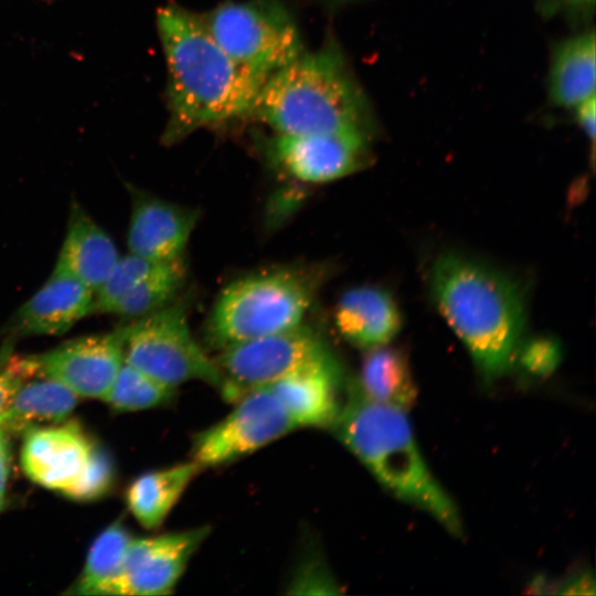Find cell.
<instances>
[{
    "label": "cell",
    "mask_w": 596,
    "mask_h": 596,
    "mask_svg": "<svg viewBox=\"0 0 596 596\" xmlns=\"http://www.w3.org/2000/svg\"><path fill=\"white\" fill-rule=\"evenodd\" d=\"M561 358L560 347L552 339H533L521 350L522 365L533 374L544 375L553 371Z\"/></svg>",
    "instance_id": "f1b7e54d"
},
{
    "label": "cell",
    "mask_w": 596,
    "mask_h": 596,
    "mask_svg": "<svg viewBox=\"0 0 596 596\" xmlns=\"http://www.w3.org/2000/svg\"><path fill=\"white\" fill-rule=\"evenodd\" d=\"M543 15H563L572 22H586L594 13L595 0H535Z\"/></svg>",
    "instance_id": "f546056e"
},
{
    "label": "cell",
    "mask_w": 596,
    "mask_h": 596,
    "mask_svg": "<svg viewBox=\"0 0 596 596\" xmlns=\"http://www.w3.org/2000/svg\"><path fill=\"white\" fill-rule=\"evenodd\" d=\"M334 324L352 345L371 350L386 345L401 328V315L384 289L361 286L347 290L334 308Z\"/></svg>",
    "instance_id": "ac0fdd59"
},
{
    "label": "cell",
    "mask_w": 596,
    "mask_h": 596,
    "mask_svg": "<svg viewBox=\"0 0 596 596\" xmlns=\"http://www.w3.org/2000/svg\"><path fill=\"white\" fill-rule=\"evenodd\" d=\"M185 305L183 300L174 299L120 326L124 362L169 386L201 381L227 397V380L216 361L193 338Z\"/></svg>",
    "instance_id": "8992f818"
},
{
    "label": "cell",
    "mask_w": 596,
    "mask_h": 596,
    "mask_svg": "<svg viewBox=\"0 0 596 596\" xmlns=\"http://www.w3.org/2000/svg\"><path fill=\"white\" fill-rule=\"evenodd\" d=\"M209 533V526H200L156 536L132 538L124 558L119 595L171 594Z\"/></svg>",
    "instance_id": "7c38bea8"
},
{
    "label": "cell",
    "mask_w": 596,
    "mask_h": 596,
    "mask_svg": "<svg viewBox=\"0 0 596 596\" xmlns=\"http://www.w3.org/2000/svg\"><path fill=\"white\" fill-rule=\"evenodd\" d=\"M199 17L233 60L266 77L305 51L298 23L280 0L225 1Z\"/></svg>",
    "instance_id": "52a82bcc"
},
{
    "label": "cell",
    "mask_w": 596,
    "mask_h": 596,
    "mask_svg": "<svg viewBox=\"0 0 596 596\" xmlns=\"http://www.w3.org/2000/svg\"><path fill=\"white\" fill-rule=\"evenodd\" d=\"M574 118L578 127L594 142L595 140V121H596V97L592 96L579 103L573 109Z\"/></svg>",
    "instance_id": "4dcf8cb0"
},
{
    "label": "cell",
    "mask_w": 596,
    "mask_h": 596,
    "mask_svg": "<svg viewBox=\"0 0 596 596\" xmlns=\"http://www.w3.org/2000/svg\"><path fill=\"white\" fill-rule=\"evenodd\" d=\"M115 482V466L108 451L93 443L87 464L77 481L63 494L78 501H91L107 494Z\"/></svg>",
    "instance_id": "4316f807"
},
{
    "label": "cell",
    "mask_w": 596,
    "mask_h": 596,
    "mask_svg": "<svg viewBox=\"0 0 596 596\" xmlns=\"http://www.w3.org/2000/svg\"><path fill=\"white\" fill-rule=\"evenodd\" d=\"M187 269L184 259L161 263L152 273L126 292L111 310L113 315L139 318L172 302L179 295Z\"/></svg>",
    "instance_id": "cb8c5ba5"
},
{
    "label": "cell",
    "mask_w": 596,
    "mask_h": 596,
    "mask_svg": "<svg viewBox=\"0 0 596 596\" xmlns=\"http://www.w3.org/2000/svg\"><path fill=\"white\" fill-rule=\"evenodd\" d=\"M340 366H313L280 377L266 386L300 427L331 428L342 402Z\"/></svg>",
    "instance_id": "2e32d148"
},
{
    "label": "cell",
    "mask_w": 596,
    "mask_h": 596,
    "mask_svg": "<svg viewBox=\"0 0 596 596\" xmlns=\"http://www.w3.org/2000/svg\"><path fill=\"white\" fill-rule=\"evenodd\" d=\"M12 354V344L10 341H7L3 347L0 349V366L4 364Z\"/></svg>",
    "instance_id": "d6a6232c"
},
{
    "label": "cell",
    "mask_w": 596,
    "mask_h": 596,
    "mask_svg": "<svg viewBox=\"0 0 596 596\" xmlns=\"http://www.w3.org/2000/svg\"><path fill=\"white\" fill-rule=\"evenodd\" d=\"M248 118L281 135L376 131L372 104L332 36L270 74Z\"/></svg>",
    "instance_id": "7a4b0ae2"
},
{
    "label": "cell",
    "mask_w": 596,
    "mask_h": 596,
    "mask_svg": "<svg viewBox=\"0 0 596 596\" xmlns=\"http://www.w3.org/2000/svg\"><path fill=\"white\" fill-rule=\"evenodd\" d=\"M595 31L587 28L553 46L546 81L547 99L552 106L573 109L595 96Z\"/></svg>",
    "instance_id": "d6986e66"
},
{
    "label": "cell",
    "mask_w": 596,
    "mask_h": 596,
    "mask_svg": "<svg viewBox=\"0 0 596 596\" xmlns=\"http://www.w3.org/2000/svg\"><path fill=\"white\" fill-rule=\"evenodd\" d=\"M202 467L194 460L146 472L127 490V504L146 529H158Z\"/></svg>",
    "instance_id": "ffe728a7"
},
{
    "label": "cell",
    "mask_w": 596,
    "mask_h": 596,
    "mask_svg": "<svg viewBox=\"0 0 596 596\" xmlns=\"http://www.w3.org/2000/svg\"><path fill=\"white\" fill-rule=\"evenodd\" d=\"M174 394L175 387L124 362L104 401L116 411L131 412L166 405Z\"/></svg>",
    "instance_id": "d4e9b609"
},
{
    "label": "cell",
    "mask_w": 596,
    "mask_h": 596,
    "mask_svg": "<svg viewBox=\"0 0 596 596\" xmlns=\"http://www.w3.org/2000/svg\"><path fill=\"white\" fill-rule=\"evenodd\" d=\"M94 292L70 274L53 269L47 280L12 315L4 333L60 336L93 312Z\"/></svg>",
    "instance_id": "5bb4252c"
},
{
    "label": "cell",
    "mask_w": 596,
    "mask_h": 596,
    "mask_svg": "<svg viewBox=\"0 0 596 596\" xmlns=\"http://www.w3.org/2000/svg\"><path fill=\"white\" fill-rule=\"evenodd\" d=\"M161 263L163 262L151 260L131 253L119 257L106 280L94 292L93 312L111 313L119 299Z\"/></svg>",
    "instance_id": "484cf974"
},
{
    "label": "cell",
    "mask_w": 596,
    "mask_h": 596,
    "mask_svg": "<svg viewBox=\"0 0 596 596\" xmlns=\"http://www.w3.org/2000/svg\"><path fill=\"white\" fill-rule=\"evenodd\" d=\"M39 375L58 382L76 396L104 400L124 363L120 327L85 336L31 356Z\"/></svg>",
    "instance_id": "8fae6325"
},
{
    "label": "cell",
    "mask_w": 596,
    "mask_h": 596,
    "mask_svg": "<svg viewBox=\"0 0 596 596\" xmlns=\"http://www.w3.org/2000/svg\"><path fill=\"white\" fill-rule=\"evenodd\" d=\"M3 503H4V491H0V511L3 508Z\"/></svg>",
    "instance_id": "e575fe53"
},
{
    "label": "cell",
    "mask_w": 596,
    "mask_h": 596,
    "mask_svg": "<svg viewBox=\"0 0 596 596\" xmlns=\"http://www.w3.org/2000/svg\"><path fill=\"white\" fill-rule=\"evenodd\" d=\"M156 22L168 73L163 140L248 118L267 77L233 60L196 13L171 3L158 10Z\"/></svg>",
    "instance_id": "6da1fadb"
},
{
    "label": "cell",
    "mask_w": 596,
    "mask_h": 596,
    "mask_svg": "<svg viewBox=\"0 0 596 596\" xmlns=\"http://www.w3.org/2000/svg\"><path fill=\"white\" fill-rule=\"evenodd\" d=\"M119 257L113 238L73 200L54 268L70 274L95 292Z\"/></svg>",
    "instance_id": "e0dca14e"
},
{
    "label": "cell",
    "mask_w": 596,
    "mask_h": 596,
    "mask_svg": "<svg viewBox=\"0 0 596 596\" xmlns=\"http://www.w3.org/2000/svg\"><path fill=\"white\" fill-rule=\"evenodd\" d=\"M93 443L76 421L31 427L24 432L21 467L32 481L64 493L82 475Z\"/></svg>",
    "instance_id": "4fadbf2b"
},
{
    "label": "cell",
    "mask_w": 596,
    "mask_h": 596,
    "mask_svg": "<svg viewBox=\"0 0 596 596\" xmlns=\"http://www.w3.org/2000/svg\"><path fill=\"white\" fill-rule=\"evenodd\" d=\"M372 137L363 131L276 134L267 150L272 160L294 179L324 183L365 168L371 158Z\"/></svg>",
    "instance_id": "30bf717a"
},
{
    "label": "cell",
    "mask_w": 596,
    "mask_h": 596,
    "mask_svg": "<svg viewBox=\"0 0 596 596\" xmlns=\"http://www.w3.org/2000/svg\"><path fill=\"white\" fill-rule=\"evenodd\" d=\"M131 539L120 521L108 525L92 544L83 572L68 593L119 595L124 558Z\"/></svg>",
    "instance_id": "603a6c76"
},
{
    "label": "cell",
    "mask_w": 596,
    "mask_h": 596,
    "mask_svg": "<svg viewBox=\"0 0 596 596\" xmlns=\"http://www.w3.org/2000/svg\"><path fill=\"white\" fill-rule=\"evenodd\" d=\"M11 464V446L9 434L0 430V491H4Z\"/></svg>",
    "instance_id": "1f68e13d"
},
{
    "label": "cell",
    "mask_w": 596,
    "mask_h": 596,
    "mask_svg": "<svg viewBox=\"0 0 596 596\" xmlns=\"http://www.w3.org/2000/svg\"><path fill=\"white\" fill-rule=\"evenodd\" d=\"M322 1L331 3V4H341V3H347V2L356 1V0H322Z\"/></svg>",
    "instance_id": "836d02e7"
},
{
    "label": "cell",
    "mask_w": 596,
    "mask_h": 596,
    "mask_svg": "<svg viewBox=\"0 0 596 596\" xmlns=\"http://www.w3.org/2000/svg\"><path fill=\"white\" fill-rule=\"evenodd\" d=\"M297 429L281 404L266 386L245 391L235 407L193 439L192 460L202 469L251 455Z\"/></svg>",
    "instance_id": "9c48e42d"
},
{
    "label": "cell",
    "mask_w": 596,
    "mask_h": 596,
    "mask_svg": "<svg viewBox=\"0 0 596 596\" xmlns=\"http://www.w3.org/2000/svg\"><path fill=\"white\" fill-rule=\"evenodd\" d=\"M331 428L386 490L462 533L459 511L428 469L405 411L372 401L353 382Z\"/></svg>",
    "instance_id": "277c9868"
},
{
    "label": "cell",
    "mask_w": 596,
    "mask_h": 596,
    "mask_svg": "<svg viewBox=\"0 0 596 596\" xmlns=\"http://www.w3.org/2000/svg\"><path fill=\"white\" fill-rule=\"evenodd\" d=\"M321 278L313 269L286 267L233 280L207 318L209 342L221 350L302 323Z\"/></svg>",
    "instance_id": "5b68a950"
},
{
    "label": "cell",
    "mask_w": 596,
    "mask_h": 596,
    "mask_svg": "<svg viewBox=\"0 0 596 596\" xmlns=\"http://www.w3.org/2000/svg\"><path fill=\"white\" fill-rule=\"evenodd\" d=\"M131 190L128 247L131 254L156 262L183 257L198 221V212Z\"/></svg>",
    "instance_id": "9a60e30c"
},
{
    "label": "cell",
    "mask_w": 596,
    "mask_h": 596,
    "mask_svg": "<svg viewBox=\"0 0 596 596\" xmlns=\"http://www.w3.org/2000/svg\"><path fill=\"white\" fill-rule=\"evenodd\" d=\"M356 384L372 401L402 411L408 409L417 395L406 359L385 345L368 350Z\"/></svg>",
    "instance_id": "7402d4cb"
},
{
    "label": "cell",
    "mask_w": 596,
    "mask_h": 596,
    "mask_svg": "<svg viewBox=\"0 0 596 596\" xmlns=\"http://www.w3.org/2000/svg\"><path fill=\"white\" fill-rule=\"evenodd\" d=\"M215 361L232 400L304 369L340 366L327 341L304 323L223 348Z\"/></svg>",
    "instance_id": "ba28073f"
},
{
    "label": "cell",
    "mask_w": 596,
    "mask_h": 596,
    "mask_svg": "<svg viewBox=\"0 0 596 596\" xmlns=\"http://www.w3.org/2000/svg\"><path fill=\"white\" fill-rule=\"evenodd\" d=\"M29 379L0 414V430L25 432L43 423L65 421L77 396L58 382L40 375Z\"/></svg>",
    "instance_id": "44dd1931"
},
{
    "label": "cell",
    "mask_w": 596,
    "mask_h": 596,
    "mask_svg": "<svg viewBox=\"0 0 596 596\" xmlns=\"http://www.w3.org/2000/svg\"><path fill=\"white\" fill-rule=\"evenodd\" d=\"M430 289L481 376L491 381L502 375L517 355L524 328L518 285L478 262L445 254L432 268Z\"/></svg>",
    "instance_id": "3957f363"
},
{
    "label": "cell",
    "mask_w": 596,
    "mask_h": 596,
    "mask_svg": "<svg viewBox=\"0 0 596 596\" xmlns=\"http://www.w3.org/2000/svg\"><path fill=\"white\" fill-rule=\"evenodd\" d=\"M39 375L31 356H10L0 366V414L9 405L18 390L29 379Z\"/></svg>",
    "instance_id": "83f0119b"
}]
</instances>
